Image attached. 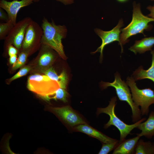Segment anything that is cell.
<instances>
[{
	"mask_svg": "<svg viewBox=\"0 0 154 154\" xmlns=\"http://www.w3.org/2000/svg\"><path fill=\"white\" fill-rule=\"evenodd\" d=\"M41 26L43 31L41 44L50 46L62 58L66 59V56L62 40L66 35L67 31L66 27L64 25H56L52 20L50 22L45 17L42 20Z\"/></svg>",
	"mask_w": 154,
	"mask_h": 154,
	"instance_id": "6da1fadb",
	"label": "cell"
},
{
	"mask_svg": "<svg viewBox=\"0 0 154 154\" xmlns=\"http://www.w3.org/2000/svg\"><path fill=\"white\" fill-rule=\"evenodd\" d=\"M133 10L132 20L126 27L121 29L119 44L121 47V53L123 52V46L129 41V38L139 33L144 35L145 30L151 29L149 23L154 21V18L145 16L142 13L139 3L134 1L133 3Z\"/></svg>",
	"mask_w": 154,
	"mask_h": 154,
	"instance_id": "7a4b0ae2",
	"label": "cell"
},
{
	"mask_svg": "<svg viewBox=\"0 0 154 154\" xmlns=\"http://www.w3.org/2000/svg\"><path fill=\"white\" fill-rule=\"evenodd\" d=\"M116 101V97H113L107 107L97 108V114L98 115L101 113H105L109 116L110 119L104 125V128L107 129L111 125L116 127L120 132L119 141H121L125 139L127 136L130 133L131 131L134 128H136L140 123L145 121L146 118L141 119L132 124H127L121 120L115 114V108L117 104Z\"/></svg>",
	"mask_w": 154,
	"mask_h": 154,
	"instance_id": "3957f363",
	"label": "cell"
},
{
	"mask_svg": "<svg viewBox=\"0 0 154 154\" xmlns=\"http://www.w3.org/2000/svg\"><path fill=\"white\" fill-rule=\"evenodd\" d=\"M102 84L104 89L109 86L114 87L119 100L121 101L126 102L130 106L132 111L131 118L133 123H135L141 119L142 115L139 106L133 101L128 85L124 80L121 79L120 76L118 73H116L115 74V80L112 82H103Z\"/></svg>",
	"mask_w": 154,
	"mask_h": 154,
	"instance_id": "277c9868",
	"label": "cell"
},
{
	"mask_svg": "<svg viewBox=\"0 0 154 154\" xmlns=\"http://www.w3.org/2000/svg\"><path fill=\"white\" fill-rule=\"evenodd\" d=\"M27 87L29 90L36 94L45 100L60 88L56 81L51 79L45 75L38 74L29 76Z\"/></svg>",
	"mask_w": 154,
	"mask_h": 154,
	"instance_id": "5b68a950",
	"label": "cell"
},
{
	"mask_svg": "<svg viewBox=\"0 0 154 154\" xmlns=\"http://www.w3.org/2000/svg\"><path fill=\"white\" fill-rule=\"evenodd\" d=\"M135 81L132 77H128L126 83L130 88L133 101L137 105L141 107V115H147L149 106L154 104V91L150 88L139 89Z\"/></svg>",
	"mask_w": 154,
	"mask_h": 154,
	"instance_id": "8992f818",
	"label": "cell"
},
{
	"mask_svg": "<svg viewBox=\"0 0 154 154\" xmlns=\"http://www.w3.org/2000/svg\"><path fill=\"white\" fill-rule=\"evenodd\" d=\"M43 34V31L41 26L33 21L26 30L21 51L26 52L29 54L36 50L41 44Z\"/></svg>",
	"mask_w": 154,
	"mask_h": 154,
	"instance_id": "52a82bcc",
	"label": "cell"
},
{
	"mask_svg": "<svg viewBox=\"0 0 154 154\" xmlns=\"http://www.w3.org/2000/svg\"><path fill=\"white\" fill-rule=\"evenodd\" d=\"M33 21L31 17H27L16 23L5 38L7 48L9 45H13L21 50L27 29Z\"/></svg>",
	"mask_w": 154,
	"mask_h": 154,
	"instance_id": "ba28073f",
	"label": "cell"
},
{
	"mask_svg": "<svg viewBox=\"0 0 154 154\" xmlns=\"http://www.w3.org/2000/svg\"><path fill=\"white\" fill-rule=\"evenodd\" d=\"M50 110L70 127L87 124L80 115L69 106L60 107H51Z\"/></svg>",
	"mask_w": 154,
	"mask_h": 154,
	"instance_id": "9c48e42d",
	"label": "cell"
},
{
	"mask_svg": "<svg viewBox=\"0 0 154 154\" xmlns=\"http://www.w3.org/2000/svg\"><path fill=\"white\" fill-rule=\"evenodd\" d=\"M123 25V22L122 19H120L117 25L112 30L108 31H104L100 29L96 28L94 29L95 33L101 38L102 43L101 46L96 50L93 52H100V58L103 57V51L105 46L114 41H120V33L121 32V27Z\"/></svg>",
	"mask_w": 154,
	"mask_h": 154,
	"instance_id": "30bf717a",
	"label": "cell"
},
{
	"mask_svg": "<svg viewBox=\"0 0 154 154\" xmlns=\"http://www.w3.org/2000/svg\"><path fill=\"white\" fill-rule=\"evenodd\" d=\"M41 47L34 67V70L42 73L51 66L56 55L54 52V50L48 46L41 44Z\"/></svg>",
	"mask_w": 154,
	"mask_h": 154,
	"instance_id": "8fae6325",
	"label": "cell"
},
{
	"mask_svg": "<svg viewBox=\"0 0 154 154\" xmlns=\"http://www.w3.org/2000/svg\"><path fill=\"white\" fill-rule=\"evenodd\" d=\"M35 0H13L10 1L6 0L0 1V7L5 10L9 20L15 25L16 22L17 13L22 8L33 3Z\"/></svg>",
	"mask_w": 154,
	"mask_h": 154,
	"instance_id": "7c38bea8",
	"label": "cell"
},
{
	"mask_svg": "<svg viewBox=\"0 0 154 154\" xmlns=\"http://www.w3.org/2000/svg\"><path fill=\"white\" fill-rule=\"evenodd\" d=\"M72 130L74 131L83 133L96 138L102 143H111L118 140L107 136L87 124L78 125L74 127Z\"/></svg>",
	"mask_w": 154,
	"mask_h": 154,
	"instance_id": "4fadbf2b",
	"label": "cell"
},
{
	"mask_svg": "<svg viewBox=\"0 0 154 154\" xmlns=\"http://www.w3.org/2000/svg\"><path fill=\"white\" fill-rule=\"evenodd\" d=\"M140 137L137 135L132 138L125 139L121 141L119 140L118 144L114 150L112 154H135V148Z\"/></svg>",
	"mask_w": 154,
	"mask_h": 154,
	"instance_id": "5bb4252c",
	"label": "cell"
},
{
	"mask_svg": "<svg viewBox=\"0 0 154 154\" xmlns=\"http://www.w3.org/2000/svg\"><path fill=\"white\" fill-rule=\"evenodd\" d=\"M154 45V37H151L135 40L134 44L129 49L135 54L137 53L143 54L146 51L151 50Z\"/></svg>",
	"mask_w": 154,
	"mask_h": 154,
	"instance_id": "9a60e30c",
	"label": "cell"
},
{
	"mask_svg": "<svg viewBox=\"0 0 154 154\" xmlns=\"http://www.w3.org/2000/svg\"><path fill=\"white\" fill-rule=\"evenodd\" d=\"M136 128L141 131L140 133L137 134V135L151 138L154 135V112H151L147 119L140 123Z\"/></svg>",
	"mask_w": 154,
	"mask_h": 154,
	"instance_id": "2e32d148",
	"label": "cell"
},
{
	"mask_svg": "<svg viewBox=\"0 0 154 154\" xmlns=\"http://www.w3.org/2000/svg\"><path fill=\"white\" fill-rule=\"evenodd\" d=\"M151 54L152 57L151 67L147 70H145L141 66L136 70L133 72L132 76L135 81L148 79L154 82V49L151 50Z\"/></svg>",
	"mask_w": 154,
	"mask_h": 154,
	"instance_id": "e0dca14e",
	"label": "cell"
},
{
	"mask_svg": "<svg viewBox=\"0 0 154 154\" xmlns=\"http://www.w3.org/2000/svg\"><path fill=\"white\" fill-rule=\"evenodd\" d=\"M51 79L56 81L60 88L66 89L68 82L67 74L63 70L60 74L58 75L53 68L51 66L42 72Z\"/></svg>",
	"mask_w": 154,
	"mask_h": 154,
	"instance_id": "ac0fdd59",
	"label": "cell"
},
{
	"mask_svg": "<svg viewBox=\"0 0 154 154\" xmlns=\"http://www.w3.org/2000/svg\"><path fill=\"white\" fill-rule=\"evenodd\" d=\"M135 154H154V144L150 141L139 139L135 149Z\"/></svg>",
	"mask_w": 154,
	"mask_h": 154,
	"instance_id": "d6986e66",
	"label": "cell"
},
{
	"mask_svg": "<svg viewBox=\"0 0 154 154\" xmlns=\"http://www.w3.org/2000/svg\"><path fill=\"white\" fill-rule=\"evenodd\" d=\"M68 95V93L65 89L60 87L50 96L46 101H49L52 99L55 100H59L65 103L67 102V98Z\"/></svg>",
	"mask_w": 154,
	"mask_h": 154,
	"instance_id": "ffe728a7",
	"label": "cell"
},
{
	"mask_svg": "<svg viewBox=\"0 0 154 154\" xmlns=\"http://www.w3.org/2000/svg\"><path fill=\"white\" fill-rule=\"evenodd\" d=\"M15 25L10 21L0 23V39H5Z\"/></svg>",
	"mask_w": 154,
	"mask_h": 154,
	"instance_id": "44dd1931",
	"label": "cell"
},
{
	"mask_svg": "<svg viewBox=\"0 0 154 154\" xmlns=\"http://www.w3.org/2000/svg\"><path fill=\"white\" fill-rule=\"evenodd\" d=\"M29 55L27 52L21 51L16 61L13 64V70H16L23 66L25 64Z\"/></svg>",
	"mask_w": 154,
	"mask_h": 154,
	"instance_id": "7402d4cb",
	"label": "cell"
},
{
	"mask_svg": "<svg viewBox=\"0 0 154 154\" xmlns=\"http://www.w3.org/2000/svg\"><path fill=\"white\" fill-rule=\"evenodd\" d=\"M119 142L118 140L113 142L102 143L101 149L98 153V154H107L111 151L114 150L117 146Z\"/></svg>",
	"mask_w": 154,
	"mask_h": 154,
	"instance_id": "603a6c76",
	"label": "cell"
},
{
	"mask_svg": "<svg viewBox=\"0 0 154 154\" xmlns=\"http://www.w3.org/2000/svg\"><path fill=\"white\" fill-rule=\"evenodd\" d=\"M31 67L29 66H25L21 68L16 74L10 79L9 82H11L26 75L31 70Z\"/></svg>",
	"mask_w": 154,
	"mask_h": 154,
	"instance_id": "cb8c5ba5",
	"label": "cell"
},
{
	"mask_svg": "<svg viewBox=\"0 0 154 154\" xmlns=\"http://www.w3.org/2000/svg\"><path fill=\"white\" fill-rule=\"evenodd\" d=\"M7 50L9 56L17 55L18 52V50L13 45H9Z\"/></svg>",
	"mask_w": 154,
	"mask_h": 154,
	"instance_id": "d4e9b609",
	"label": "cell"
},
{
	"mask_svg": "<svg viewBox=\"0 0 154 154\" xmlns=\"http://www.w3.org/2000/svg\"><path fill=\"white\" fill-rule=\"evenodd\" d=\"M0 19L6 21H8L9 20L7 13H6L2 8L0 7Z\"/></svg>",
	"mask_w": 154,
	"mask_h": 154,
	"instance_id": "484cf974",
	"label": "cell"
},
{
	"mask_svg": "<svg viewBox=\"0 0 154 154\" xmlns=\"http://www.w3.org/2000/svg\"><path fill=\"white\" fill-rule=\"evenodd\" d=\"M147 9L149 11L150 13L147 15L148 17L154 18V5H149L147 7Z\"/></svg>",
	"mask_w": 154,
	"mask_h": 154,
	"instance_id": "4316f807",
	"label": "cell"
},
{
	"mask_svg": "<svg viewBox=\"0 0 154 154\" xmlns=\"http://www.w3.org/2000/svg\"><path fill=\"white\" fill-rule=\"evenodd\" d=\"M40 0H35L34 2H37ZM60 2L65 5H67L73 3H74L73 0H56Z\"/></svg>",
	"mask_w": 154,
	"mask_h": 154,
	"instance_id": "83f0119b",
	"label": "cell"
},
{
	"mask_svg": "<svg viewBox=\"0 0 154 154\" xmlns=\"http://www.w3.org/2000/svg\"><path fill=\"white\" fill-rule=\"evenodd\" d=\"M17 59V55L10 56L9 58V62L10 64H13L16 62Z\"/></svg>",
	"mask_w": 154,
	"mask_h": 154,
	"instance_id": "f1b7e54d",
	"label": "cell"
},
{
	"mask_svg": "<svg viewBox=\"0 0 154 154\" xmlns=\"http://www.w3.org/2000/svg\"><path fill=\"white\" fill-rule=\"evenodd\" d=\"M117 1L120 2H124L127 1L128 0H117Z\"/></svg>",
	"mask_w": 154,
	"mask_h": 154,
	"instance_id": "f546056e",
	"label": "cell"
},
{
	"mask_svg": "<svg viewBox=\"0 0 154 154\" xmlns=\"http://www.w3.org/2000/svg\"><path fill=\"white\" fill-rule=\"evenodd\" d=\"M151 1H154V0H150Z\"/></svg>",
	"mask_w": 154,
	"mask_h": 154,
	"instance_id": "4dcf8cb0",
	"label": "cell"
},
{
	"mask_svg": "<svg viewBox=\"0 0 154 154\" xmlns=\"http://www.w3.org/2000/svg\"><path fill=\"white\" fill-rule=\"evenodd\" d=\"M153 137H154V135Z\"/></svg>",
	"mask_w": 154,
	"mask_h": 154,
	"instance_id": "1f68e13d",
	"label": "cell"
},
{
	"mask_svg": "<svg viewBox=\"0 0 154 154\" xmlns=\"http://www.w3.org/2000/svg\"><path fill=\"white\" fill-rule=\"evenodd\" d=\"M153 143H154V142H153Z\"/></svg>",
	"mask_w": 154,
	"mask_h": 154,
	"instance_id": "d6a6232c",
	"label": "cell"
}]
</instances>
